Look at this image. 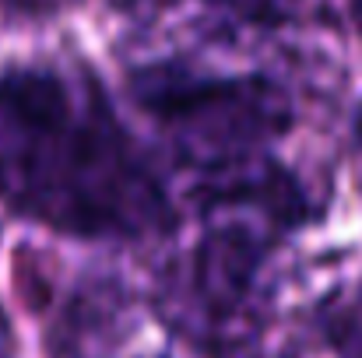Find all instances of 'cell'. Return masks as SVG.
<instances>
[{
	"label": "cell",
	"instance_id": "cell-1",
	"mask_svg": "<svg viewBox=\"0 0 362 358\" xmlns=\"http://www.w3.org/2000/svg\"><path fill=\"white\" fill-rule=\"evenodd\" d=\"M0 197L67 236L137 239L173 208L141 151L95 92L49 67L0 74Z\"/></svg>",
	"mask_w": 362,
	"mask_h": 358
},
{
	"label": "cell",
	"instance_id": "cell-2",
	"mask_svg": "<svg viewBox=\"0 0 362 358\" xmlns=\"http://www.w3.org/2000/svg\"><path fill=\"white\" fill-rule=\"evenodd\" d=\"M134 102L180 141L240 158L292 126V99L260 74H197L183 64H148L130 78Z\"/></svg>",
	"mask_w": 362,
	"mask_h": 358
},
{
	"label": "cell",
	"instance_id": "cell-3",
	"mask_svg": "<svg viewBox=\"0 0 362 358\" xmlns=\"http://www.w3.org/2000/svg\"><path fill=\"white\" fill-rule=\"evenodd\" d=\"M264 246L246 225H218L197 242L194 253V299L218 320H233L246 309Z\"/></svg>",
	"mask_w": 362,
	"mask_h": 358
},
{
	"label": "cell",
	"instance_id": "cell-4",
	"mask_svg": "<svg viewBox=\"0 0 362 358\" xmlns=\"http://www.w3.org/2000/svg\"><path fill=\"white\" fill-rule=\"evenodd\" d=\"M215 4H226V7H233V11H240L246 18H253V21H285L288 14H292V7H296V0H215Z\"/></svg>",
	"mask_w": 362,
	"mask_h": 358
},
{
	"label": "cell",
	"instance_id": "cell-5",
	"mask_svg": "<svg viewBox=\"0 0 362 358\" xmlns=\"http://www.w3.org/2000/svg\"><path fill=\"white\" fill-rule=\"evenodd\" d=\"M0 358H14V338H11V323L0 309Z\"/></svg>",
	"mask_w": 362,
	"mask_h": 358
},
{
	"label": "cell",
	"instance_id": "cell-6",
	"mask_svg": "<svg viewBox=\"0 0 362 358\" xmlns=\"http://www.w3.org/2000/svg\"><path fill=\"white\" fill-rule=\"evenodd\" d=\"M349 14H352V21H356V28L362 35V0H349Z\"/></svg>",
	"mask_w": 362,
	"mask_h": 358
},
{
	"label": "cell",
	"instance_id": "cell-7",
	"mask_svg": "<svg viewBox=\"0 0 362 358\" xmlns=\"http://www.w3.org/2000/svg\"><path fill=\"white\" fill-rule=\"evenodd\" d=\"M352 130H356V141L362 144V102H359V109H356V123H352Z\"/></svg>",
	"mask_w": 362,
	"mask_h": 358
}]
</instances>
